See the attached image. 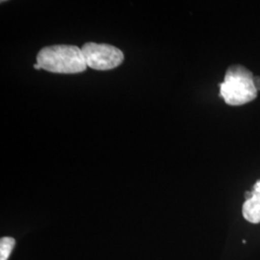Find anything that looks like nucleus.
<instances>
[{"label": "nucleus", "mask_w": 260, "mask_h": 260, "mask_svg": "<svg viewBox=\"0 0 260 260\" xmlns=\"http://www.w3.org/2000/svg\"><path fill=\"white\" fill-rule=\"evenodd\" d=\"M245 203L242 214L246 221L251 223H260V179L256 181L252 190L245 193Z\"/></svg>", "instance_id": "20e7f679"}, {"label": "nucleus", "mask_w": 260, "mask_h": 260, "mask_svg": "<svg viewBox=\"0 0 260 260\" xmlns=\"http://www.w3.org/2000/svg\"><path fill=\"white\" fill-rule=\"evenodd\" d=\"M37 63L45 71L63 75L79 74L87 69L81 48L68 45L42 48L38 53Z\"/></svg>", "instance_id": "f257e3e1"}, {"label": "nucleus", "mask_w": 260, "mask_h": 260, "mask_svg": "<svg viewBox=\"0 0 260 260\" xmlns=\"http://www.w3.org/2000/svg\"><path fill=\"white\" fill-rule=\"evenodd\" d=\"M254 76L247 68L241 65L230 67L220 84V94L226 104L240 106L251 103L257 96Z\"/></svg>", "instance_id": "f03ea898"}, {"label": "nucleus", "mask_w": 260, "mask_h": 260, "mask_svg": "<svg viewBox=\"0 0 260 260\" xmlns=\"http://www.w3.org/2000/svg\"><path fill=\"white\" fill-rule=\"evenodd\" d=\"M86 65L96 71H108L121 65L123 53L119 48L107 44L86 43L82 48Z\"/></svg>", "instance_id": "7ed1b4c3"}, {"label": "nucleus", "mask_w": 260, "mask_h": 260, "mask_svg": "<svg viewBox=\"0 0 260 260\" xmlns=\"http://www.w3.org/2000/svg\"><path fill=\"white\" fill-rule=\"evenodd\" d=\"M15 239L11 237H3L0 240V260L9 259L10 254L15 248Z\"/></svg>", "instance_id": "39448f33"}, {"label": "nucleus", "mask_w": 260, "mask_h": 260, "mask_svg": "<svg viewBox=\"0 0 260 260\" xmlns=\"http://www.w3.org/2000/svg\"><path fill=\"white\" fill-rule=\"evenodd\" d=\"M34 69H36V70H41L42 68H41V66L39 65L38 63H36V64L34 65Z\"/></svg>", "instance_id": "0eeeda50"}, {"label": "nucleus", "mask_w": 260, "mask_h": 260, "mask_svg": "<svg viewBox=\"0 0 260 260\" xmlns=\"http://www.w3.org/2000/svg\"><path fill=\"white\" fill-rule=\"evenodd\" d=\"M254 85H255L257 91H260V77L258 76L254 77Z\"/></svg>", "instance_id": "423d86ee"}]
</instances>
